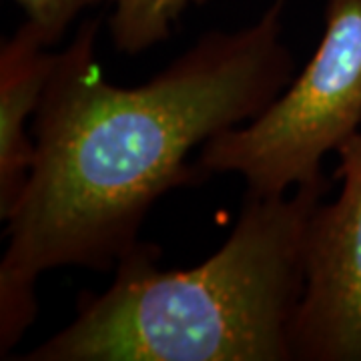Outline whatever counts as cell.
<instances>
[{
	"label": "cell",
	"mask_w": 361,
	"mask_h": 361,
	"mask_svg": "<svg viewBox=\"0 0 361 361\" xmlns=\"http://www.w3.org/2000/svg\"><path fill=\"white\" fill-rule=\"evenodd\" d=\"M325 179L283 195L247 191L215 255L193 269H159L139 243L104 293H80L75 319L25 361H289L305 291L311 215Z\"/></svg>",
	"instance_id": "cell-2"
},
{
	"label": "cell",
	"mask_w": 361,
	"mask_h": 361,
	"mask_svg": "<svg viewBox=\"0 0 361 361\" xmlns=\"http://www.w3.org/2000/svg\"><path fill=\"white\" fill-rule=\"evenodd\" d=\"M109 28L118 52L139 54L169 39L171 28L189 4L209 0H113Z\"/></svg>",
	"instance_id": "cell-6"
},
{
	"label": "cell",
	"mask_w": 361,
	"mask_h": 361,
	"mask_svg": "<svg viewBox=\"0 0 361 361\" xmlns=\"http://www.w3.org/2000/svg\"><path fill=\"white\" fill-rule=\"evenodd\" d=\"M361 0H327L325 30L301 75L245 129L203 145L207 175L237 173L255 195L323 179L322 161L360 130Z\"/></svg>",
	"instance_id": "cell-3"
},
{
	"label": "cell",
	"mask_w": 361,
	"mask_h": 361,
	"mask_svg": "<svg viewBox=\"0 0 361 361\" xmlns=\"http://www.w3.org/2000/svg\"><path fill=\"white\" fill-rule=\"evenodd\" d=\"M287 0L255 25L211 30L137 89L111 85L89 18L52 71L32 121L35 161L6 217L0 261V353L35 323V283L66 265L109 271L139 245L159 197L209 177L195 147L257 118L293 80L283 35Z\"/></svg>",
	"instance_id": "cell-1"
},
{
	"label": "cell",
	"mask_w": 361,
	"mask_h": 361,
	"mask_svg": "<svg viewBox=\"0 0 361 361\" xmlns=\"http://www.w3.org/2000/svg\"><path fill=\"white\" fill-rule=\"evenodd\" d=\"M26 13V23L40 35L47 47H54L66 28L85 8L103 0H16Z\"/></svg>",
	"instance_id": "cell-7"
},
{
	"label": "cell",
	"mask_w": 361,
	"mask_h": 361,
	"mask_svg": "<svg viewBox=\"0 0 361 361\" xmlns=\"http://www.w3.org/2000/svg\"><path fill=\"white\" fill-rule=\"evenodd\" d=\"M25 23L0 47V217L6 219L25 189L35 161V139L25 123L37 113L59 52Z\"/></svg>",
	"instance_id": "cell-5"
},
{
	"label": "cell",
	"mask_w": 361,
	"mask_h": 361,
	"mask_svg": "<svg viewBox=\"0 0 361 361\" xmlns=\"http://www.w3.org/2000/svg\"><path fill=\"white\" fill-rule=\"evenodd\" d=\"M334 203L311 215L293 360L361 361V130L337 149Z\"/></svg>",
	"instance_id": "cell-4"
}]
</instances>
